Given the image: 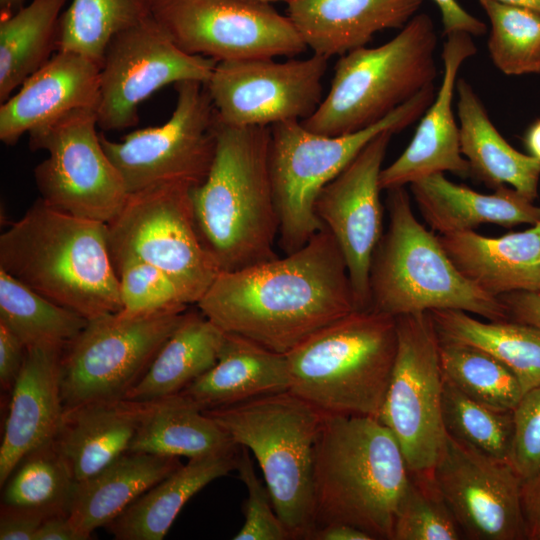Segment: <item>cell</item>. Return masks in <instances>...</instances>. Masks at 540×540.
<instances>
[{
    "label": "cell",
    "instance_id": "cell-44",
    "mask_svg": "<svg viewBox=\"0 0 540 540\" xmlns=\"http://www.w3.org/2000/svg\"><path fill=\"white\" fill-rule=\"evenodd\" d=\"M512 414L510 464L526 481L540 469V385L522 395Z\"/></svg>",
    "mask_w": 540,
    "mask_h": 540
},
{
    "label": "cell",
    "instance_id": "cell-15",
    "mask_svg": "<svg viewBox=\"0 0 540 540\" xmlns=\"http://www.w3.org/2000/svg\"><path fill=\"white\" fill-rule=\"evenodd\" d=\"M151 16L191 55L216 62L294 57L308 48L287 17L255 0H150Z\"/></svg>",
    "mask_w": 540,
    "mask_h": 540
},
{
    "label": "cell",
    "instance_id": "cell-26",
    "mask_svg": "<svg viewBox=\"0 0 540 540\" xmlns=\"http://www.w3.org/2000/svg\"><path fill=\"white\" fill-rule=\"evenodd\" d=\"M409 186L425 221L439 234L473 230L482 224L512 228L540 222V207L509 186L483 194L450 181L444 173Z\"/></svg>",
    "mask_w": 540,
    "mask_h": 540
},
{
    "label": "cell",
    "instance_id": "cell-28",
    "mask_svg": "<svg viewBox=\"0 0 540 540\" xmlns=\"http://www.w3.org/2000/svg\"><path fill=\"white\" fill-rule=\"evenodd\" d=\"M181 463L178 457L127 452L100 472L75 484L68 519L82 536L106 527Z\"/></svg>",
    "mask_w": 540,
    "mask_h": 540
},
{
    "label": "cell",
    "instance_id": "cell-43",
    "mask_svg": "<svg viewBox=\"0 0 540 540\" xmlns=\"http://www.w3.org/2000/svg\"><path fill=\"white\" fill-rule=\"evenodd\" d=\"M236 470L247 488L244 523L234 540H287L289 533L277 515L271 496L255 473L249 450L239 447Z\"/></svg>",
    "mask_w": 540,
    "mask_h": 540
},
{
    "label": "cell",
    "instance_id": "cell-22",
    "mask_svg": "<svg viewBox=\"0 0 540 540\" xmlns=\"http://www.w3.org/2000/svg\"><path fill=\"white\" fill-rule=\"evenodd\" d=\"M100 65L57 51L0 106V140L14 145L26 133L83 108H98Z\"/></svg>",
    "mask_w": 540,
    "mask_h": 540
},
{
    "label": "cell",
    "instance_id": "cell-32",
    "mask_svg": "<svg viewBox=\"0 0 540 540\" xmlns=\"http://www.w3.org/2000/svg\"><path fill=\"white\" fill-rule=\"evenodd\" d=\"M429 313L440 337L495 357L516 376L523 394L540 385V328L509 319L483 321L460 310Z\"/></svg>",
    "mask_w": 540,
    "mask_h": 540
},
{
    "label": "cell",
    "instance_id": "cell-47",
    "mask_svg": "<svg viewBox=\"0 0 540 540\" xmlns=\"http://www.w3.org/2000/svg\"><path fill=\"white\" fill-rule=\"evenodd\" d=\"M433 1L441 13L446 36L458 32L471 36H482L486 33L485 23L468 13L456 0Z\"/></svg>",
    "mask_w": 540,
    "mask_h": 540
},
{
    "label": "cell",
    "instance_id": "cell-29",
    "mask_svg": "<svg viewBox=\"0 0 540 540\" xmlns=\"http://www.w3.org/2000/svg\"><path fill=\"white\" fill-rule=\"evenodd\" d=\"M460 147L471 174L497 188L509 186L534 201L540 184V161L512 147L492 123L472 85L456 84Z\"/></svg>",
    "mask_w": 540,
    "mask_h": 540
},
{
    "label": "cell",
    "instance_id": "cell-37",
    "mask_svg": "<svg viewBox=\"0 0 540 540\" xmlns=\"http://www.w3.org/2000/svg\"><path fill=\"white\" fill-rule=\"evenodd\" d=\"M439 338L441 368L448 381L487 407L502 412L514 410L523 392L510 369L480 348Z\"/></svg>",
    "mask_w": 540,
    "mask_h": 540
},
{
    "label": "cell",
    "instance_id": "cell-23",
    "mask_svg": "<svg viewBox=\"0 0 540 540\" xmlns=\"http://www.w3.org/2000/svg\"><path fill=\"white\" fill-rule=\"evenodd\" d=\"M166 398H118L64 409L54 443L75 481L100 472L127 453L141 425Z\"/></svg>",
    "mask_w": 540,
    "mask_h": 540
},
{
    "label": "cell",
    "instance_id": "cell-48",
    "mask_svg": "<svg viewBox=\"0 0 540 540\" xmlns=\"http://www.w3.org/2000/svg\"><path fill=\"white\" fill-rule=\"evenodd\" d=\"M509 320L540 328V293L516 291L499 296Z\"/></svg>",
    "mask_w": 540,
    "mask_h": 540
},
{
    "label": "cell",
    "instance_id": "cell-31",
    "mask_svg": "<svg viewBox=\"0 0 540 540\" xmlns=\"http://www.w3.org/2000/svg\"><path fill=\"white\" fill-rule=\"evenodd\" d=\"M226 332L199 309L187 311L141 380L125 398L155 400L179 394L217 362Z\"/></svg>",
    "mask_w": 540,
    "mask_h": 540
},
{
    "label": "cell",
    "instance_id": "cell-14",
    "mask_svg": "<svg viewBox=\"0 0 540 540\" xmlns=\"http://www.w3.org/2000/svg\"><path fill=\"white\" fill-rule=\"evenodd\" d=\"M397 350L378 420L395 437L409 473L431 474L445 441L440 338L429 312L396 317Z\"/></svg>",
    "mask_w": 540,
    "mask_h": 540
},
{
    "label": "cell",
    "instance_id": "cell-25",
    "mask_svg": "<svg viewBox=\"0 0 540 540\" xmlns=\"http://www.w3.org/2000/svg\"><path fill=\"white\" fill-rule=\"evenodd\" d=\"M438 239L457 270L482 291L499 297L537 290L540 222L500 237L467 230L439 234Z\"/></svg>",
    "mask_w": 540,
    "mask_h": 540
},
{
    "label": "cell",
    "instance_id": "cell-42",
    "mask_svg": "<svg viewBox=\"0 0 540 540\" xmlns=\"http://www.w3.org/2000/svg\"><path fill=\"white\" fill-rule=\"evenodd\" d=\"M114 269L119 281L121 314L135 316L164 309L188 307L187 294L164 271L136 258H127Z\"/></svg>",
    "mask_w": 540,
    "mask_h": 540
},
{
    "label": "cell",
    "instance_id": "cell-12",
    "mask_svg": "<svg viewBox=\"0 0 540 540\" xmlns=\"http://www.w3.org/2000/svg\"><path fill=\"white\" fill-rule=\"evenodd\" d=\"M174 85L176 106L162 125L133 131L121 141L100 134L129 194L166 184L194 188L210 171L218 119L206 84L183 81Z\"/></svg>",
    "mask_w": 540,
    "mask_h": 540
},
{
    "label": "cell",
    "instance_id": "cell-49",
    "mask_svg": "<svg viewBox=\"0 0 540 540\" xmlns=\"http://www.w3.org/2000/svg\"><path fill=\"white\" fill-rule=\"evenodd\" d=\"M521 499L527 540H540V469L534 476L523 481Z\"/></svg>",
    "mask_w": 540,
    "mask_h": 540
},
{
    "label": "cell",
    "instance_id": "cell-39",
    "mask_svg": "<svg viewBox=\"0 0 540 540\" xmlns=\"http://www.w3.org/2000/svg\"><path fill=\"white\" fill-rule=\"evenodd\" d=\"M490 21L488 51L506 75L540 74V13L496 0H479Z\"/></svg>",
    "mask_w": 540,
    "mask_h": 540
},
{
    "label": "cell",
    "instance_id": "cell-41",
    "mask_svg": "<svg viewBox=\"0 0 540 540\" xmlns=\"http://www.w3.org/2000/svg\"><path fill=\"white\" fill-rule=\"evenodd\" d=\"M461 529L433 473L412 474L396 515L393 540H459Z\"/></svg>",
    "mask_w": 540,
    "mask_h": 540
},
{
    "label": "cell",
    "instance_id": "cell-4",
    "mask_svg": "<svg viewBox=\"0 0 540 540\" xmlns=\"http://www.w3.org/2000/svg\"><path fill=\"white\" fill-rule=\"evenodd\" d=\"M0 269L87 320L122 310L107 224L42 198L0 236Z\"/></svg>",
    "mask_w": 540,
    "mask_h": 540
},
{
    "label": "cell",
    "instance_id": "cell-24",
    "mask_svg": "<svg viewBox=\"0 0 540 540\" xmlns=\"http://www.w3.org/2000/svg\"><path fill=\"white\" fill-rule=\"evenodd\" d=\"M423 0H290L287 17L313 54L327 59L366 46L387 29H402Z\"/></svg>",
    "mask_w": 540,
    "mask_h": 540
},
{
    "label": "cell",
    "instance_id": "cell-8",
    "mask_svg": "<svg viewBox=\"0 0 540 540\" xmlns=\"http://www.w3.org/2000/svg\"><path fill=\"white\" fill-rule=\"evenodd\" d=\"M437 42L432 18L420 13L388 42L342 55L327 95L301 124L309 131L336 136L382 120L434 84Z\"/></svg>",
    "mask_w": 540,
    "mask_h": 540
},
{
    "label": "cell",
    "instance_id": "cell-9",
    "mask_svg": "<svg viewBox=\"0 0 540 540\" xmlns=\"http://www.w3.org/2000/svg\"><path fill=\"white\" fill-rule=\"evenodd\" d=\"M435 95L433 84L382 120L350 134L315 133L301 121L270 126L269 170L279 218L278 245L284 254L302 248L324 227L314 210L322 189L377 135L400 132L418 120Z\"/></svg>",
    "mask_w": 540,
    "mask_h": 540
},
{
    "label": "cell",
    "instance_id": "cell-11",
    "mask_svg": "<svg viewBox=\"0 0 540 540\" xmlns=\"http://www.w3.org/2000/svg\"><path fill=\"white\" fill-rule=\"evenodd\" d=\"M191 189L166 184L129 194L107 224V240L113 266L127 258L152 264L197 304L220 269L199 237Z\"/></svg>",
    "mask_w": 540,
    "mask_h": 540
},
{
    "label": "cell",
    "instance_id": "cell-45",
    "mask_svg": "<svg viewBox=\"0 0 540 540\" xmlns=\"http://www.w3.org/2000/svg\"><path fill=\"white\" fill-rule=\"evenodd\" d=\"M50 516L53 515L41 510L2 504L0 539L34 540L38 529Z\"/></svg>",
    "mask_w": 540,
    "mask_h": 540
},
{
    "label": "cell",
    "instance_id": "cell-20",
    "mask_svg": "<svg viewBox=\"0 0 540 540\" xmlns=\"http://www.w3.org/2000/svg\"><path fill=\"white\" fill-rule=\"evenodd\" d=\"M442 49L443 74L438 92L421 116L409 145L390 165L382 168L380 187L390 190L405 187L428 176L451 172L466 177L471 174L460 147V129L456 123L453 99L458 73L463 63L476 54L472 36L453 33Z\"/></svg>",
    "mask_w": 540,
    "mask_h": 540
},
{
    "label": "cell",
    "instance_id": "cell-5",
    "mask_svg": "<svg viewBox=\"0 0 540 540\" xmlns=\"http://www.w3.org/2000/svg\"><path fill=\"white\" fill-rule=\"evenodd\" d=\"M396 350V317L355 310L285 354L289 390L326 414L378 419Z\"/></svg>",
    "mask_w": 540,
    "mask_h": 540
},
{
    "label": "cell",
    "instance_id": "cell-10",
    "mask_svg": "<svg viewBox=\"0 0 540 540\" xmlns=\"http://www.w3.org/2000/svg\"><path fill=\"white\" fill-rule=\"evenodd\" d=\"M188 307L90 319L63 350L61 394L64 409L125 398L141 380Z\"/></svg>",
    "mask_w": 540,
    "mask_h": 540
},
{
    "label": "cell",
    "instance_id": "cell-38",
    "mask_svg": "<svg viewBox=\"0 0 540 540\" xmlns=\"http://www.w3.org/2000/svg\"><path fill=\"white\" fill-rule=\"evenodd\" d=\"M76 481L54 441L29 453L4 484L2 504L68 514Z\"/></svg>",
    "mask_w": 540,
    "mask_h": 540
},
{
    "label": "cell",
    "instance_id": "cell-50",
    "mask_svg": "<svg viewBox=\"0 0 540 540\" xmlns=\"http://www.w3.org/2000/svg\"><path fill=\"white\" fill-rule=\"evenodd\" d=\"M34 540H83V538L72 526L67 514H57L45 519Z\"/></svg>",
    "mask_w": 540,
    "mask_h": 540
},
{
    "label": "cell",
    "instance_id": "cell-19",
    "mask_svg": "<svg viewBox=\"0 0 540 540\" xmlns=\"http://www.w3.org/2000/svg\"><path fill=\"white\" fill-rule=\"evenodd\" d=\"M393 131L373 138L318 195L314 210L345 259L357 308H370V267L383 235L380 173Z\"/></svg>",
    "mask_w": 540,
    "mask_h": 540
},
{
    "label": "cell",
    "instance_id": "cell-7",
    "mask_svg": "<svg viewBox=\"0 0 540 540\" xmlns=\"http://www.w3.org/2000/svg\"><path fill=\"white\" fill-rule=\"evenodd\" d=\"M203 411L252 452L290 539H309L314 455L326 413L290 390Z\"/></svg>",
    "mask_w": 540,
    "mask_h": 540
},
{
    "label": "cell",
    "instance_id": "cell-13",
    "mask_svg": "<svg viewBox=\"0 0 540 540\" xmlns=\"http://www.w3.org/2000/svg\"><path fill=\"white\" fill-rule=\"evenodd\" d=\"M96 127L97 109H76L31 131L29 146L48 154L34 169L40 198L70 215L108 224L129 193Z\"/></svg>",
    "mask_w": 540,
    "mask_h": 540
},
{
    "label": "cell",
    "instance_id": "cell-35",
    "mask_svg": "<svg viewBox=\"0 0 540 540\" xmlns=\"http://www.w3.org/2000/svg\"><path fill=\"white\" fill-rule=\"evenodd\" d=\"M0 321L26 348L60 349L72 342L88 320L67 309L0 269Z\"/></svg>",
    "mask_w": 540,
    "mask_h": 540
},
{
    "label": "cell",
    "instance_id": "cell-56",
    "mask_svg": "<svg viewBox=\"0 0 540 540\" xmlns=\"http://www.w3.org/2000/svg\"><path fill=\"white\" fill-rule=\"evenodd\" d=\"M255 1H262V2H268V3H273V2H285V3H288L290 0H255Z\"/></svg>",
    "mask_w": 540,
    "mask_h": 540
},
{
    "label": "cell",
    "instance_id": "cell-40",
    "mask_svg": "<svg viewBox=\"0 0 540 540\" xmlns=\"http://www.w3.org/2000/svg\"><path fill=\"white\" fill-rule=\"evenodd\" d=\"M442 421L448 435L489 456L510 463L512 411H497L471 399L444 375Z\"/></svg>",
    "mask_w": 540,
    "mask_h": 540
},
{
    "label": "cell",
    "instance_id": "cell-54",
    "mask_svg": "<svg viewBox=\"0 0 540 540\" xmlns=\"http://www.w3.org/2000/svg\"><path fill=\"white\" fill-rule=\"evenodd\" d=\"M25 0H0V7L2 12L6 15L7 12L19 9L23 6Z\"/></svg>",
    "mask_w": 540,
    "mask_h": 540
},
{
    "label": "cell",
    "instance_id": "cell-53",
    "mask_svg": "<svg viewBox=\"0 0 540 540\" xmlns=\"http://www.w3.org/2000/svg\"><path fill=\"white\" fill-rule=\"evenodd\" d=\"M496 1L509 4V5L524 7V8L531 9L533 11L540 13V0H496Z\"/></svg>",
    "mask_w": 540,
    "mask_h": 540
},
{
    "label": "cell",
    "instance_id": "cell-30",
    "mask_svg": "<svg viewBox=\"0 0 540 540\" xmlns=\"http://www.w3.org/2000/svg\"><path fill=\"white\" fill-rule=\"evenodd\" d=\"M235 450L189 459L135 500L106 528L116 540H161L184 505L217 478L236 470Z\"/></svg>",
    "mask_w": 540,
    "mask_h": 540
},
{
    "label": "cell",
    "instance_id": "cell-18",
    "mask_svg": "<svg viewBox=\"0 0 540 540\" xmlns=\"http://www.w3.org/2000/svg\"><path fill=\"white\" fill-rule=\"evenodd\" d=\"M433 477L463 538L527 540L523 481L512 465L446 433Z\"/></svg>",
    "mask_w": 540,
    "mask_h": 540
},
{
    "label": "cell",
    "instance_id": "cell-27",
    "mask_svg": "<svg viewBox=\"0 0 540 540\" xmlns=\"http://www.w3.org/2000/svg\"><path fill=\"white\" fill-rule=\"evenodd\" d=\"M290 389L285 354L226 333L217 362L180 392L202 410Z\"/></svg>",
    "mask_w": 540,
    "mask_h": 540
},
{
    "label": "cell",
    "instance_id": "cell-2",
    "mask_svg": "<svg viewBox=\"0 0 540 540\" xmlns=\"http://www.w3.org/2000/svg\"><path fill=\"white\" fill-rule=\"evenodd\" d=\"M270 127L218 121L215 157L191 189L199 237L220 272L278 257L279 218L269 170Z\"/></svg>",
    "mask_w": 540,
    "mask_h": 540
},
{
    "label": "cell",
    "instance_id": "cell-6",
    "mask_svg": "<svg viewBox=\"0 0 540 540\" xmlns=\"http://www.w3.org/2000/svg\"><path fill=\"white\" fill-rule=\"evenodd\" d=\"M386 206L388 227L370 267L371 309L393 317L451 309L490 321L508 320L499 297L466 279L438 236L418 221L405 187L387 190Z\"/></svg>",
    "mask_w": 540,
    "mask_h": 540
},
{
    "label": "cell",
    "instance_id": "cell-34",
    "mask_svg": "<svg viewBox=\"0 0 540 540\" xmlns=\"http://www.w3.org/2000/svg\"><path fill=\"white\" fill-rule=\"evenodd\" d=\"M67 0H32L0 22V102L38 71L57 50L61 10Z\"/></svg>",
    "mask_w": 540,
    "mask_h": 540
},
{
    "label": "cell",
    "instance_id": "cell-36",
    "mask_svg": "<svg viewBox=\"0 0 540 540\" xmlns=\"http://www.w3.org/2000/svg\"><path fill=\"white\" fill-rule=\"evenodd\" d=\"M150 15V0H72L60 18L56 51L79 53L101 65L109 41Z\"/></svg>",
    "mask_w": 540,
    "mask_h": 540
},
{
    "label": "cell",
    "instance_id": "cell-21",
    "mask_svg": "<svg viewBox=\"0 0 540 540\" xmlns=\"http://www.w3.org/2000/svg\"><path fill=\"white\" fill-rule=\"evenodd\" d=\"M64 349L27 348L11 400L0 446V486L3 487L29 453L52 443L61 426V357Z\"/></svg>",
    "mask_w": 540,
    "mask_h": 540
},
{
    "label": "cell",
    "instance_id": "cell-3",
    "mask_svg": "<svg viewBox=\"0 0 540 540\" xmlns=\"http://www.w3.org/2000/svg\"><path fill=\"white\" fill-rule=\"evenodd\" d=\"M409 478L398 442L377 418L325 414L314 455V530L344 523L393 540Z\"/></svg>",
    "mask_w": 540,
    "mask_h": 540
},
{
    "label": "cell",
    "instance_id": "cell-55",
    "mask_svg": "<svg viewBox=\"0 0 540 540\" xmlns=\"http://www.w3.org/2000/svg\"><path fill=\"white\" fill-rule=\"evenodd\" d=\"M536 292L540 293V256H539V261H538V285H537Z\"/></svg>",
    "mask_w": 540,
    "mask_h": 540
},
{
    "label": "cell",
    "instance_id": "cell-1",
    "mask_svg": "<svg viewBox=\"0 0 540 540\" xmlns=\"http://www.w3.org/2000/svg\"><path fill=\"white\" fill-rule=\"evenodd\" d=\"M196 305L224 332L281 354L359 310L343 254L325 227L282 258L220 272Z\"/></svg>",
    "mask_w": 540,
    "mask_h": 540
},
{
    "label": "cell",
    "instance_id": "cell-52",
    "mask_svg": "<svg viewBox=\"0 0 540 540\" xmlns=\"http://www.w3.org/2000/svg\"><path fill=\"white\" fill-rule=\"evenodd\" d=\"M524 143L529 155L540 161V119L530 125L525 133Z\"/></svg>",
    "mask_w": 540,
    "mask_h": 540
},
{
    "label": "cell",
    "instance_id": "cell-33",
    "mask_svg": "<svg viewBox=\"0 0 540 540\" xmlns=\"http://www.w3.org/2000/svg\"><path fill=\"white\" fill-rule=\"evenodd\" d=\"M237 448L212 417L179 393L144 421L128 452L192 459Z\"/></svg>",
    "mask_w": 540,
    "mask_h": 540
},
{
    "label": "cell",
    "instance_id": "cell-51",
    "mask_svg": "<svg viewBox=\"0 0 540 540\" xmlns=\"http://www.w3.org/2000/svg\"><path fill=\"white\" fill-rule=\"evenodd\" d=\"M309 539L313 540H373L365 531L344 523L327 524L316 528Z\"/></svg>",
    "mask_w": 540,
    "mask_h": 540
},
{
    "label": "cell",
    "instance_id": "cell-17",
    "mask_svg": "<svg viewBox=\"0 0 540 540\" xmlns=\"http://www.w3.org/2000/svg\"><path fill=\"white\" fill-rule=\"evenodd\" d=\"M327 58L279 62L254 58L218 62L206 83L217 119L233 127L303 121L323 100Z\"/></svg>",
    "mask_w": 540,
    "mask_h": 540
},
{
    "label": "cell",
    "instance_id": "cell-16",
    "mask_svg": "<svg viewBox=\"0 0 540 540\" xmlns=\"http://www.w3.org/2000/svg\"><path fill=\"white\" fill-rule=\"evenodd\" d=\"M218 62L180 49L150 15L116 34L100 65L97 125L122 130L139 121V105L160 88L183 81L207 83Z\"/></svg>",
    "mask_w": 540,
    "mask_h": 540
},
{
    "label": "cell",
    "instance_id": "cell-46",
    "mask_svg": "<svg viewBox=\"0 0 540 540\" xmlns=\"http://www.w3.org/2000/svg\"><path fill=\"white\" fill-rule=\"evenodd\" d=\"M26 346L20 338L0 321V383L2 390H12L22 369Z\"/></svg>",
    "mask_w": 540,
    "mask_h": 540
}]
</instances>
